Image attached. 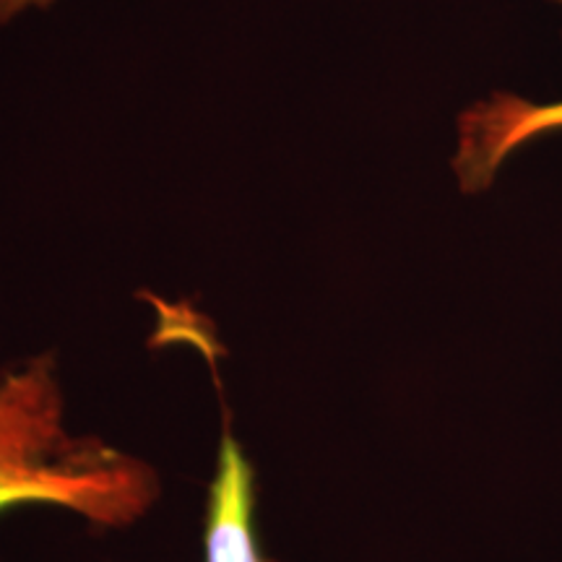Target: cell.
<instances>
[{
  "mask_svg": "<svg viewBox=\"0 0 562 562\" xmlns=\"http://www.w3.org/2000/svg\"><path fill=\"white\" fill-rule=\"evenodd\" d=\"M256 476L240 442L224 432L206 508V562H279L261 552L252 526Z\"/></svg>",
  "mask_w": 562,
  "mask_h": 562,
  "instance_id": "cell-3",
  "label": "cell"
},
{
  "mask_svg": "<svg viewBox=\"0 0 562 562\" xmlns=\"http://www.w3.org/2000/svg\"><path fill=\"white\" fill-rule=\"evenodd\" d=\"M560 5L562 0H550ZM562 133L560 100H529L516 91H495L469 104L459 117L453 172L463 193H484L510 157L533 140Z\"/></svg>",
  "mask_w": 562,
  "mask_h": 562,
  "instance_id": "cell-2",
  "label": "cell"
},
{
  "mask_svg": "<svg viewBox=\"0 0 562 562\" xmlns=\"http://www.w3.org/2000/svg\"><path fill=\"white\" fill-rule=\"evenodd\" d=\"M50 0H0V21H9L16 16L19 11H24L26 5H47Z\"/></svg>",
  "mask_w": 562,
  "mask_h": 562,
  "instance_id": "cell-4",
  "label": "cell"
},
{
  "mask_svg": "<svg viewBox=\"0 0 562 562\" xmlns=\"http://www.w3.org/2000/svg\"><path fill=\"white\" fill-rule=\"evenodd\" d=\"M159 474L100 438H76L50 355L0 378V513L55 505L121 529L159 501Z\"/></svg>",
  "mask_w": 562,
  "mask_h": 562,
  "instance_id": "cell-1",
  "label": "cell"
}]
</instances>
